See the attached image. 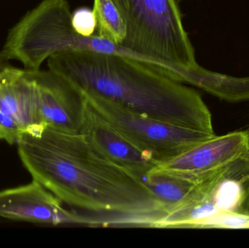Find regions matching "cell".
I'll return each mask as SVG.
<instances>
[{
  "label": "cell",
  "mask_w": 249,
  "mask_h": 248,
  "mask_svg": "<svg viewBox=\"0 0 249 248\" xmlns=\"http://www.w3.org/2000/svg\"><path fill=\"white\" fill-rule=\"evenodd\" d=\"M42 123L61 132L81 133L86 99L81 90L51 70L32 71Z\"/></svg>",
  "instance_id": "8"
},
{
  "label": "cell",
  "mask_w": 249,
  "mask_h": 248,
  "mask_svg": "<svg viewBox=\"0 0 249 248\" xmlns=\"http://www.w3.org/2000/svg\"><path fill=\"white\" fill-rule=\"evenodd\" d=\"M16 145L33 180L67 205L103 215L112 226L152 227L163 214L142 179L84 134L45 126L23 133Z\"/></svg>",
  "instance_id": "1"
},
{
  "label": "cell",
  "mask_w": 249,
  "mask_h": 248,
  "mask_svg": "<svg viewBox=\"0 0 249 248\" xmlns=\"http://www.w3.org/2000/svg\"><path fill=\"white\" fill-rule=\"evenodd\" d=\"M0 217L35 224L98 226L93 215L65 209L62 202L33 180L29 184L0 191Z\"/></svg>",
  "instance_id": "7"
},
{
  "label": "cell",
  "mask_w": 249,
  "mask_h": 248,
  "mask_svg": "<svg viewBox=\"0 0 249 248\" xmlns=\"http://www.w3.org/2000/svg\"><path fill=\"white\" fill-rule=\"evenodd\" d=\"M81 133L86 135L110 160L142 181L160 165L149 153L135 145L98 115L87 100Z\"/></svg>",
  "instance_id": "10"
},
{
  "label": "cell",
  "mask_w": 249,
  "mask_h": 248,
  "mask_svg": "<svg viewBox=\"0 0 249 248\" xmlns=\"http://www.w3.org/2000/svg\"><path fill=\"white\" fill-rule=\"evenodd\" d=\"M249 149V131L215 135L181 155L161 163L157 168L174 174L200 177L226 164Z\"/></svg>",
  "instance_id": "9"
},
{
  "label": "cell",
  "mask_w": 249,
  "mask_h": 248,
  "mask_svg": "<svg viewBox=\"0 0 249 248\" xmlns=\"http://www.w3.org/2000/svg\"><path fill=\"white\" fill-rule=\"evenodd\" d=\"M196 229L249 230V213H225L216 214L199 223Z\"/></svg>",
  "instance_id": "13"
},
{
  "label": "cell",
  "mask_w": 249,
  "mask_h": 248,
  "mask_svg": "<svg viewBox=\"0 0 249 248\" xmlns=\"http://www.w3.org/2000/svg\"><path fill=\"white\" fill-rule=\"evenodd\" d=\"M225 213H249V149L203 176L188 196L152 228L196 229L206 218Z\"/></svg>",
  "instance_id": "4"
},
{
  "label": "cell",
  "mask_w": 249,
  "mask_h": 248,
  "mask_svg": "<svg viewBox=\"0 0 249 248\" xmlns=\"http://www.w3.org/2000/svg\"><path fill=\"white\" fill-rule=\"evenodd\" d=\"M10 60L2 53V52H0V75L4 71H7L8 68H11L13 66L10 64Z\"/></svg>",
  "instance_id": "15"
},
{
  "label": "cell",
  "mask_w": 249,
  "mask_h": 248,
  "mask_svg": "<svg viewBox=\"0 0 249 248\" xmlns=\"http://www.w3.org/2000/svg\"><path fill=\"white\" fill-rule=\"evenodd\" d=\"M204 176L190 177L155 167L142 179V182L153 194L164 214L182 202Z\"/></svg>",
  "instance_id": "11"
},
{
  "label": "cell",
  "mask_w": 249,
  "mask_h": 248,
  "mask_svg": "<svg viewBox=\"0 0 249 248\" xmlns=\"http://www.w3.org/2000/svg\"><path fill=\"white\" fill-rule=\"evenodd\" d=\"M71 21L73 29L80 36L89 37L94 35L97 21L93 9L87 7L77 8L71 13Z\"/></svg>",
  "instance_id": "14"
},
{
  "label": "cell",
  "mask_w": 249,
  "mask_h": 248,
  "mask_svg": "<svg viewBox=\"0 0 249 248\" xmlns=\"http://www.w3.org/2000/svg\"></svg>",
  "instance_id": "16"
},
{
  "label": "cell",
  "mask_w": 249,
  "mask_h": 248,
  "mask_svg": "<svg viewBox=\"0 0 249 248\" xmlns=\"http://www.w3.org/2000/svg\"><path fill=\"white\" fill-rule=\"evenodd\" d=\"M113 1L125 23L121 45L147 66L196 87L204 68L196 62L177 0Z\"/></svg>",
  "instance_id": "3"
},
{
  "label": "cell",
  "mask_w": 249,
  "mask_h": 248,
  "mask_svg": "<svg viewBox=\"0 0 249 248\" xmlns=\"http://www.w3.org/2000/svg\"><path fill=\"white\" fill-rule=\"evenodd\" d=\"M83 93L98 115L160 165L216 135L154 119L93 93Z\"/></svg>",
  "instance_id": "5"
},
{
  "label": "cell",
  "mask_w": 249,
  "mask_h": 248,
  "mask_svg": "<svg viewBox=\"0 0 249 248\" xmlns=\"http://www.w3.org/2000/svg\"><path fill=\"white\" fill-rule=\"evenodd\" d=\"M44 127L32 72L12 66L0 75V138L16 144L23 133Z\"/></svg>",
  "instance_id": "6"
},
{
  "label": "cell",
  "mask_w": 249,
  "mask_h": 248,
  "mask_svg": "<svg viewBox=\"0 0 249 248\" xmlns=\"http://www.w3.org/2000/svg\"><path fill=\"white\" fill-rule=\"evenodd\" d=\"M93 10L97 21V36L121 45L126 36L125 23L113 0H93Z\"/></svg>",
  "instance_id": "12"
},
{
  "label": "cell",
  "mask_w": 249,
  "mask_h": 248,
  "mask_svg": "<svg viewBox=\"0 0 249 248\" xmlns=\"http://www.w3.org/2000/svg\"><path fill=\"white\" fill-rule=\"evenodd\" d=\"M48 66L82 92L154 119L215 134L212 114L198 93L135 58L70 50L50 57Z\"/></svg>",
  "instance_id": "2"
}]
</instances>
